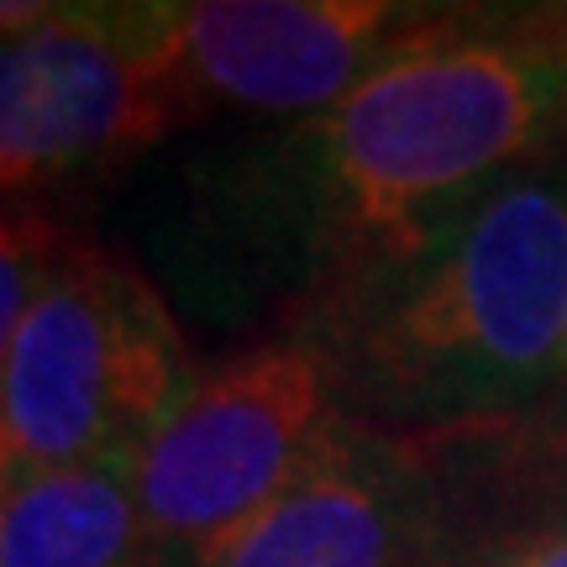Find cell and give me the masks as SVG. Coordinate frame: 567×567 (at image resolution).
I'll use <instances>...</instances> for the list:
<instances>
[{
  "label": "cell",
  "mask_w": 567,
  "mask_h": 567,
  "mask_svg": "<svg viewBox=\"0 0 567 567\" xmlns=\"http://www.w3.org/2000/svg\"><path fill=\"white\" fill-rule=\"evenodd\" d=\"M563 147L567 6L431 11L342 105L268 142L252 189L310 268V310Z\"/></svg>",
  "instance_id": "6da1fadb"
},
{
  "label": "cell",
  "mask_w": 567,
  "mask_h": 567,
  "mask_svg": "<svg viewBox=\"0 0 567 567\" xmlns=\"http://www.w3.org/2000/svg\"><path fill=\"white\" fill-rule=\"evenodd\" d=\"M295 321L331 342L347 410L389 436L536 431L567 352V158L509 174L410 258Z\"/></svg>",
  "instance_id": "7a4b0ae2"
},
{
  "label": "cell",
  "mask_w": 567,
  "mask_h": 567,
  "mask_svg": "<svg viewBox=\"0 0 567 567\" xmlns=\"http://www.w3.org/2000/svg\"><path fill=\"white\" fill-rule=\"evenodd\" d=\"M195 379L200 368L147 274L69 237L0 373V463L27 478L137 457Z\"/></svg>",
  "instance_id": "3957f363"
},
{
  "label": "cell",
  "mask_w": 567,
  "mask_h": 567,
  "mask_svg": "<svg viewBox=\"0 0 567 567\" xmlns=\"http://www.w3.org/2000/svg\"><path fill=\"white\" fill-rule=\"evenodd\" d=\"M342 415L337 352L305 321L200 368L195 389L137 452V505L153 563L189 567L247 526Z\"/></svg>",
  "instance_id": "277c9868"
},
{
  "label": "cell",
  "mask_w": 567,
  "mask_h": 567,
  "mask_svg": "<svg viewBox=\"0 0 567 567\" xmlns=\"http://www.w3.org/2000/svg\"><path fill=\"white\" fill-rule=\"evenodd\" d=\"M174 126L147 6H53L0 38V205L116 168Z\"/></svg>",
  "instance_id": "5b68a950"
},
{
  "label": "cell",
  "mask_w": 567,
  "mask_h": 567,
  "mask_svg": "<svg viewBox=\"0 0 567 567\" xmlns=\"http://www.w3.org/2000/svg\"><path fill=\"white\" fill-rule=\"evenodd\" d=\"M425 17L389 0H195L147 6V38L179 126L210 105L316 122Z\"/></svg>",
  "instance_id": "8992f818"
},
{
  "label": "cell",
  "mask_w": 567,
  "mask_h": 567,
  "mask_svg": "<svg viewBox=\"0 0 567 567\" xmlns=\"http://www.w3.org/2000/svg\"><path fill=\"white\" fill-rule=\"evenodd\" d=\"M442 473L421 442L347 410L247 526L189 567H436Z\"/></svg>",
  "instance_id": "52a82bcc"
},
{
  "label": "cell",
  "mask_w": 567,
  "mask_h": 567,
  "mask_svg": "<svg viewBox=\"0 0 567 567\" xmlns=\"http://www.w3.org/2000/svg\"><path fill=\"white\" fill-rule=\"evenodd\" d=\"M0 567H158L137 505V457L11 478Z\"/></svg>",
  "instance_id": "ba28073f"
},
{
  "label": "cell",
  "mask_w": 567,
  "mask_h": 567,
  "mask_svg": "<svg viewBox=\"0 0 567 567\" xmlns=\"http://www.w3.org/2000/svg\"><path fill=\"white\" fill-rule=\"evenodd\" d=\"M551 467H557L563 484L557 488L542 484V467L530 463L520 473L526 478V499H515L505 509L494 505L484 515V526L457 530L442 520L436 567H567V463L551 457Z\"/></svg>",
  "instance_id": "9c48e42d"
},
{
  "label": "cell",
  "mask_w": 567,
  "mask_h": 567,
  "mask_svg": "<svg viewBox=\"0 0 567 567\" xmlns=\"http://www.w3.org/2000/svg\"><path fill=\"white\" fill-rule=\"evenodd\" d=\"M63 243L69 231L53 216H42L38 205H0V373L11 363L17 331L59 264Z\"/></svg>",
  "instance_id": "30bf717a"
},
{
  "label": "cell",
  "mask_w": 567,
  "mask_h": 567,
  "mask_svg": "<svg viewBox=\"0 0 567 567\" xmlns=\"http://www.w3.org/2000/svg\"><path fill=\"white\" fill-rule=\"evenodd\" d=\"M520 436H530L536 446H547L551 457L567 463V352H563V389H557V405L547 410V421L536 425V431H520Z\"/></svg>",
  "instance_id": "8fae6325"
},
{
  "label": "cell",
  "mask_w": 567,
  "mask_h": 567,
  "mask_svg": "<svg viewBox=\"0 0 567 567\" xmlns=\"http://www.w3.org/2000/svg\"><path fill=\"white\" fill-rule=\"evenodd\" d=\"M6 505H11V473L0 463V542H6Z\"/></svg>",
  "instance_id": "7c38bea8"
}]
</instances>
